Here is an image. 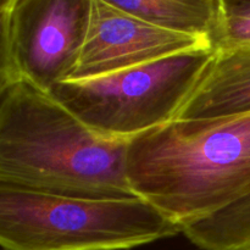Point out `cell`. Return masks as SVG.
<instances>
[{"mask_svg":"<svg viewBox=\"0 0 250 250\" xmlns=\"http://www.w3.org/2000/svg\"><path fill=\"white\" fill-rule=\"evenodd\" d=\"M126 175L200 250H250V112L173 120L128 141Z\"/></svg>","mask_w":250,"mask_h":250,"instance_id":"cell-1","label":"cell"},{"mask_svg":"<svg viewBox=\"0 0 250 250\" xmlns=\"http://www.w3.org/2000/svg\"><path fill=\"white\" fill-rule=\"evenodd\" d=\"M112 5L156 27L204 41L217 50L221 37V0H132Z\"/></svg>","mask_w":250,"mask_h":250,"instance_id":"cell-8","label":"cell"},{"mask_svg":"<svg viewBox=\"0 0 250 250\" xmlns=\"http://www.w3.org/2000/svg\"><path fill=\"white\" fill-rule=\"evenodd\" d=\"M14 0H0V102L19 82L10 48V11Z\"/></svg>","mask_w":250,"mask_h":250,"instance_id":"cell-10","label":"cell"},{"mask_svg":"<svg viewBox=\"0 0 250 250\" xmlns=\"http://www.w3.org/2000/svg\"><path fill=\"white\" fill-rule=\"evenodd\" d=\"M180 233L141 197H68L0 180V247L6 250H129Z\"/></svg>","mask_w":250,"mask_h":250,"instance_id":"cell-3","label":"cell"},{"mask_svg":"<svg viewBox=\"0 0 250 250\" xmlns=\"http://www.w3.org/2000/svg\"><path fill=\"white\" fill-rule=\"evenodd\" d=\"M128 141L93 132L50 93L19 81L0 102V180L51 194L137 197L126 175Z\"/></svg>","mask_w":250,"mask_h":250,"instance_id":"cell-2","label":"cell"},{"mask_svg":"<svg viewBox=\"0 0 250 250\" xmlns=\"http://www.w3.org/2000/svg\"><path fill=\"white\" fill-rule=\"evenodd\" d=\"M250 45V0H221V37L216 51Z\"/></svg>","mask_w":250,"mask_h":250,"instance_id":"cell-9","label":"cell"},{"mask_svg":"<svg viewBox=\"0 0 250 250\" xmlns=\"http://www.w3.org/2000/svg\"><path fill=\"white\" fill-rule=\"evenodd\" d=\"M215 53L182 51L99 77L67 80L49 93L95 133L131 141L177 117Z\"/></svg>","mask_w":250,"mask_h":250,"instance_id":"cell-4","label":"cell"},{"mask_svg":"<svg viewBox=\"0 0 250 250\" xmlns=\"http://www.w3.org/2000/svg\"><path fill=\"white\" fill-rule=\"evenodd\" d=\"M198 48L211 46L154 26L110 0H93L87 36L70 80L99 77Z\"/></svg>","mask_w":250,"mask_h":250,"instance_id":"cell-6","label":"cell"},{"mask_svg":"<svg viewBox=\"0 0 250 250\" xmlns=\"http://www.w3.org/2000/svg\"><path fill=\"white\" fill-rule=\"evenodd\" d=\"M93 0H14L10 48L19 81L49 93L70 80L89 26Z\"/></svg>","mask_w":250,"mask_h":250,"instance_id":"cell-5","label":"cell"},{"mask_svg":"<svg viewBox=\"0 0 250 250\" xmlns=\"http://www.w3.org/2000/svg\"><path fill=\"white\" fill-rule=\"evenodd\" d=\"M247 112H250V45L216 51L175 120H215Z\"/></svg>","mask_w":250,"mask_h":250,"instance_id":"cell-7","label":"cell"}]
</instances>
